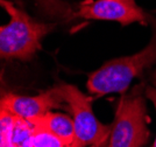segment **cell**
I'll return each instance as SVG.
<instances>
[{"instance_id":"obj_6","label":"cell","mask_w":156,"mask_h":147,"mask_svg":"<svg viewBox=\"0 0 156 147\" xmlns=\"http://www.w3.org/2000/svg\"><path fill=\"white\" fill-rule=\"evenodd\" d=\"M62 99L55 90L49 89L36 96H22L16 94H4L1 96L0 110L26 120H32L40 116L46 115L51 109L61 108Z\"/></svg>"},{"instance_id":"obj_2","label":"cell","mask_w":156,"mask_h":147,"mask_svg":"<svg viewBox=\"0 0 156 147\" xmlns=\"http://www.w3.org/2000/svg\"><path fill=\"white\" fill-rule=\"evenodd\" d=\"M0 4L11 18L7 25L0 28V56L4 60H32L42 48V40L56 25L34 20L8 0H1Z\"/></svg>"},{"instance_id":"obj_5","label":"cell","mask_w":156,"mask_h":147,"mask_svg":"<svg viewBox=\"0 0 156 147\" xmlns=\"http://www.w3.org/2000/svg\"><path fill=\"white\" fill-rule=\"evenodd\" d=\"M75 17L85 20L115 21L122 26L134 22L149 25V13L144 12L135 0H84L79 4Z\"/></svg>"},{"instance_id":"obj_7","label":"cell","mask_w":156,"mask_h":147,"mask_svg":"<svg viewBox=\"0 0 156 147\" xmlns=\"http://www.w3.org/2000/svg\"><path fill=\"white\" fill-rule=\"evenodd\" d=\"M28 122L32 123L35 127L48 131L61 138L69 147H72L75 142V138H76L75 124L69 116L49 111L46 115L40 116L37 118H34Z\"/></svg>"},{"instance_id":"obj_9","label":"cell","mask_w":156,"mask_h":147,"mask_svg":"<svg viewBox=\"0 0 156 147\" xmlns=\"http://www.w3.org/2000/svg\"><path fill=\"white\" fill-rule=\"evenodd\" d=\"M144 95H146V98H148L150 102L154 104V108H155V110H156V88L146 85ZM153 147H156V138H155V142H154Z\"/></svg>"},{"instance_id":"obj_1","label":"cell","mask_w":156,"mask_h":147,"mask_svg":"<svg viewBox=\"0 0 156 147\" xmlns=\"http://www.w3.org/2000/svg\"><path fill=\"white\" fill-rule=\"evenodd\" d=\"M153 35L141 51L129 56L113 58L104 63L87 78V90L98 97L113 92L124 94L134 78L143 76L144 70L156 64V17H150Z\"/></svg>"},{"instance_id":"obj_11","label":"cell","mask_w":156,"mask_h":147,"mask_svg":"<svg viewBox=\"0 0 156 147\" xmlns=\"http://www.w3.org/2000/svg\"><path fill=\"white\" fill-rule=\"evenodd\" d=\"M150 79H151V82H153V84L155 85V88H156V70L153 71V74H151V76H150Z\"/></svg>"},{"instance_id":"obj_3","label":"cell","mask_w":156,"mask_h":147,"mask_svg":"<svg viewBox=\"0 0 156 147\" xmlns=\"http://www.w3.org/2000/svg\"><path fill=\"white\" fill-rule=\"evenodd\" d=\"M143 83L121 94L106 147H143L149 140Z\"/></svg>"},{"instance_id":"obj_8","label":"cell","mask_w":156,"mask_h":147,"mask_svg":"<svg viewBox=\"0 0 156 147\" xmlns=\"http://www.w3.org/2000/svg\"><path fill=\"white\" fill-rule=\"evenodd\" d=\"M40 12L47 18L57 21H69L75 18L70 4L65 0H34Z\"/></svg>"},{"instance_id":"obj_10","label":"cell","mask_w":156,"mask_h":147,"mask_svg":"<svg viewBox=\"0 0 156 147\" xmlns=\"http://www.w3.org/2000/svg\"><path fill=\"white\" fill-rule=\"evenodd\" d=\"M0 139H1V146H0V147H13V146H12V144L7 140L6 138L0 137Z\"/></svg>"},{"instance_id":"obj_4","label":"cell","mask_w":156,"mask_h":147,"mask_svg":"<svg viewBox=\"0 0 156 147\" xmlns=\"http://www.w3.org/2000/svg\"><path fill=\"white\" fill-rule=\"evenodd\" d=\"M52 89L72 113L76 132L72 147H106L110 139L111 125H105L97 119L92 109L91 97L72 84L59 83Z\"/></svg>"}]
</instances>
